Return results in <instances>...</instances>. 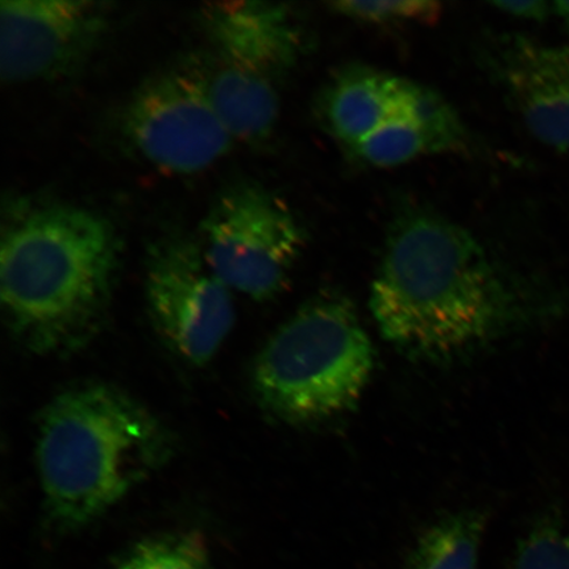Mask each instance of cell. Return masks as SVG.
I'll return each mask as SVG.
<instances>
[{
    "label": "cell",
    "instance_id": "12",
    "mask_svg": "<svg viewBox=\"0 0 569 569\" xmlns=\"http://www.w3.org/2000/svg\"><path fill=\"white\" fill-rule=\"evenodd\" d=\"M465 126L442 97L422 88L407 109L351 151L369 166L393 168L423 156L462 148Z\"/></svg>",
    "mask_w": 569,
    "mask_h": 569
},
{
    "label": "cell",
    "instance_id": "9",
    "mask_svg": "<svg viewBox=\"0 0 569 569\" xmlns=\"http://www.w3.org/2000/svg\"><path fill=\"white\" fill-rule=\"evenodd\" d=\"M217 66L277 81L301 52V32L287 7L269 2H217L201 11Z\"/></svg>",
    "mask_w": 569,
    "mask_h": 569
},
{
    "label": "cell",
    "instance_id": "18",
    "mask_svg": "<svg viewBox=\"0 0 569 569\" xmlns=\"http://www.w3.org/2000/svg\"><path fill=\"white\" fill-rule=\"evenodd\" d=\"M496 9L509 13L511 17L519 19L542 21L549 18L550 4L542 0H517V2H495Z\"/></svg>",
    "mask_w": 569,
    "mask_h": 569
},
{
    "label": "cell",
    "instance_id": "5",
    "mask_svg": "<svg viewBox=\"0 0 569 569\" xmlns=\"http://www.w3.org/2000/svg\"><path fill=\"white\" fill-rule=\"evenodd\" d=\"M198 243L227 287L267 301L287 287L305 234L280 197L258 183L243 182L226 189L212 202Z\"/></svg>",
    "mask_w": 569,
    "mask_h": 569
},
{
    "label": "cell",
    "instance_id": "19",
    "mask_svg": "<svg viewBox=\"0 0 569 569\" xmlns=\"http://www.w3.org/2000/svg\"><path fill=\"white\" fill-rule=\"evenodd\" d=\"M553 12L565 21L569 31V2H555L552 4Z\"/></svg>",
    "mask_w": 569,
    "mask_h": 569
},
{
    "label": "cell",
    "instance_id": "14",
    "mask_svg": "<svg viewBox=\"0 0 569 569\" xmlns=\"http://www.w3.org/2000/svg\"><path fill=\"white\" fill-rule=\"evenodd\" d=\"M486 526L487 517L479 510L439 518L412 546L407 569H479Z\"/></svg>",
    "mask_w": 569,
    "mask_h": 569
},
{
    "label": "cell",
    "instance_id": "8",
    "mask_svg": "<svg viewBox=\"0 0 569 569\" xmlns=\"http://www.w3.org/2000/svg\"><path fill=\"white\" fill-rule=\"evenodd\" d=\"M106 4L88 0H3L0 74L4 83L54 80L94 52L109 19Z\"/></svg>",
    "mask_w": 569,
    "mask_h": 569
},
{
    "label": "cell",
    "instance_id": "4",
    "mask_svg": "<svg viewBox=\"0 0 569 569\" xmlns=\"http://www.w3.org/2000/svg\"><path fill=\"white\" fill-rule=\"evenodd\" d=\"M375 351L347 298H312L262 347L256 398L283 423L308 426L351 410L373 372Z\"/></svg>",
    "mask_w": 569,
    "mask_h": 569
},
{
    "label": "cell",
    "instance_id": "10",
    "mask_svg": "<svg viewBox=\"0 0 569 569\" xmlns=\"http://www.w3.org/2000/svg\"><path fill=\"white\" fill-rule=\"evenodd\" d=\"M496 69L532 137L569 152V48L516 36L498 51Z\"/></svg>",
    "mask_w": 569,
    "mask_h": 569
},
{
    "label": "cell",
    "instance_id": "2",
    "mask_svg": "<svg viewBox=\"0 0 569 569\" xmlns=\"http://www.w3.org/2000/svg\"><path fill=\"white\" fill-rule=\"evenodd\" d=\"M120 252L116 227L80 206H36L12 218L0 246V300L12 336L40 356L87 347L110 309Z\"/></svg>",
    "mask_w": 569,
    "mask_h": 569
},
{
    "label": "cell",
    "instance_id": "11",
    "mask_svg": "<svg viewBox=\"0 0 569 569\" xmlns=\"http://www.w3.org/2000/svg\"><path fill=\"white\" fill-rule=\"evenodd\" d=\"M423 87L368 67L346 68L327 84L318 113L332 137L351 149L415 101Z\"/></svg>",
    "mask_w": 569,
    "mask_h": 569
},
{
    "label": "cell",
    "instance_id": "16",
    "mask_svg": "<svg viewBox=\"0 0 569 569\" xmlns=\"http://www.w3.org/2000/svg\"><path fill=\"white\" fill-rule=\"evenodd\" d=\"M509 569H569V528L559 515H545L519 539Z\"/></svg>",
    "mask_w": 569,
    "mask_h": 569
},
{
    "label": "cell",
    "instance_id": "13",
    "mask_svg": "<svg viewBox=\"0 0 569 569\" xmlns=\"http://www.w3.org/2000/svg\"><path fill=\"white\" fill-rule=\"evenodd\" d=\"M208 84L212 103L234 140L256 142L272 133L280 111L277 83L217 66L208 74Z\"/></svg>",
    "mask_w": 569,
    "mask_h": 569
},
{
    "label": "cell",
    "instance_id": "7",
    "mask_svg": "<svg viewBox=\"0 0 569 569\" xmlns=\"http://www.w3.org/2000/svg\"><path fill=\"white\" fill-rule=\"evenodd\" d=\"M232 293L213 273L198 241L173 234L149 251V317L170 350L190 365H208L230 336L237 317Z\"/></svg>",
    "mask_w": 569,
    "mask_h": 569
},
{
    "label": "cell",
    "instance_id": "17",
    "mask_svg": "<svg viewBox=\"0 0 569 569\" xmlns=\"http://www.w3.org/2000/svg\"><path fill=\"white\" fill-rule=\"evenodd\" d=\"M332 9L341 16L376 24L405 23V21L432 24L442 16V4L430 2V0H397V2L345 0V2L332 3Z\"/></svg>",
    "mask_w": 569,
    "mask_h": 569
},
{
    "label": "cell",
    "instance_id": "3",
    "mask_svg": "<svg viewBox=\"0 0 569 569\" xmlns=\"http://www.w3.org/2000/svg\"><path fill=\"white\" fill-rule=\"evenodd\" d=\"M173 453L166 425L126 391L103 382L63 390L42 412L36 442L49 519L61 531L87 528Z\"/></svg>",
    "mask_w": 569,
    "mask_h": 569
},
{
    "label": "cell",
    "instance_id": "1",
    "mask_svg": "<svg viewBox=\"0 0 569 569\" xmlns=\"http://www.w3.org/2000/svg\"><path fill=\"white\" fill-rule=\"evenodd\" d=\"M369 306L389 343L412 359L439 362L529 318L473 234L422 210L402 211L391 223Z\"/></svg>",
    "mask_w": 569,
    "mask_h": 569
},
{
    "label": "cell",
    "instance_id": "15",
    "mask_svg": "<svg viewBox=\"0 0 569 569\" xmlns=\"http://www.w3.org/2000/svg\"><path fill=\"white\" fill-rule=\"evenodd\" d=\"M110 569H212L204 539L193 531L148 538L131 547Z\"/></svg>",
    "mask_w": 569,
    "mask_h": 569
},
{
    "label": "cell",
    "instance_id": "6",
    "mask_svg": "<svg viewBox=\"0 0 569 569\" xmlns=\"http://www.w3.org/2000/svg\"><path fill=\"white\" fill-rule=\"evenodd\" d=\"M128 142L148 163L176 176L201 173L234 139L210 97L208 74L173 69L142 83L122 116Z\"/></svg>",
    "mask_w": 569,
    "mask_h": 569
}]
</instances>
